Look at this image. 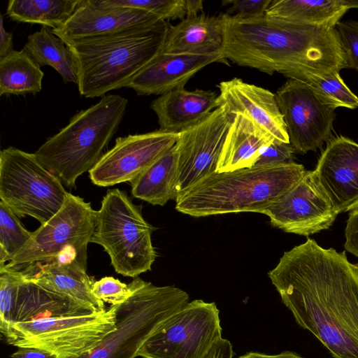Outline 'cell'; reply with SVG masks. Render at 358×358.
I'll return each mask as SVG.
<instances>
[{
    "label": "cell",
    "mask_w": 358,
    "mask_h": 358,
    "mask_svg": "<svg viewBox=\"0 0 358 358\" xmlns=\"http://www.w3.org/2000/svg\"><path fill=\"white\" fill-rule=\"evenodd\" d=\"M23 49L40 66H52L64 83L78 84L73 54L48 27L43 26L39 31L29 35Z\"/></svg>",
    "instance_id": "obj_26"
},
{
    "label": "cell",
    "mask_w": 358,
    "mask_h": 358,
    "mask_svg": "<svg viewBox=\"0 0 358 358\" xmlns=\"http://www.w3.org/2000/svg\"><path fill=\"white\" fill-rule=\"evenodd\" d=\"M92 292L98 299L115 306L124 302L131 295V289L129 284L106 276L94 282Z\"/></svg>",
    "instance_id": "obj_34"
},
{
    "label": "cell",
    "mask_w": 358,
    "mask_h": 358,
    "mask_svg": "<svg viewBox=\"0 0 358 358\" xmlns=\"http://www.w3.org/2000/svg\"><path fill=\"white\" fill-rule=\"evenodd\" d=\"M235 117L220 106L198 123L179 132L175 201L208 176L216 173L224 140Z\"/></svg>",
    "instance_id": "obj_12"
},
{
    "label": "cell",
    "mask_w": 358,
    "mask_h": 358,
    "mask_svg": "<svg viewBox=\"0 0 358 358\" xmlns=\"http://www.w3.org/2000/svg\"><path fill=\"white\" fill-rule=\"evenodd\" d=\"M103 7L130 8L148 11L164 21L186 17L185 0H94Z\"/></svg>",
    "instance_id": "obj_32"
},
{
    "label": "cell",
    "mask_w": 358,
    "mask_h": 358,
    "mask_svg": "<svg viewBox=\"0 0 358 358\" xmlns=\"http://www.w3.org/2000/svg\"><path fill=\"white\" fill-rule=\"evenodd\" d=\"M116 310L115 305L97 313L14 322L5 339L18 348H38L57 358H78L115 329Z\"/></svg>",
    "instance_id": "obj_8"
},
{
    "label": "cell",
    "mask_w": 358,
    "mask_h": 358,
    "mask_svg": "<svg viewBox=\"0 0 358 358\" xmlns=\"http://www.w3.org/2000/svg\"><path fill=\"white\" fill-rule=\"evenodd\" d=\"M71 315L82 314L69 301L23 278L18 289L12 324L48 317Z\"/></svg>",
    "instance_id": "obj_27"
},
{
    "label": "cell",
    "mask_w": 358,
    "mask_h": 358,
    "mask_svg": "<svg viewBox=\"0 0 358 358\" xmlns=\"http://www.w3.org/2000/svg\"><path fill=\"white\" fill-rule=\"evenodd\" d=\"M273 227L304 236L329 229L338 214L316 187L311 171L264 210Z\"/></svg>",
    "instance_id": "obj_15"
},
{
    "label": "cell",
    "mask_w": 358,
    "mask_h": 358,
    "mask_svg": "<svg viewBox=\"0 0 358 358\" xmlns=\"http://www.w3.org/2000/svg\"><path fill=\"white\" fill-rule=\"evenodd\" d=\"M274 138L253 121L236 114L230 125L218 160L216 173L254 166Z\"/></svg>",
    "instance_id": "obj_23"
},
{
    "label": "cell",
    "mask_w": 358,
    "mask_h": 358,
    "mask_svg": "<svg viewBox=\"0 0 358 358\" xmlns=\"http://www.w3.org/2000/svg\"><path fill=\"white\" fill-rule=\"evenodd\" d=\"M83 0H10L7 15L17 22L62 27Z\"/></svg>",
    "instance_id": "obj_29"
},
{
    "label": "cell",
    "mask_w": 358,
    "mask_h": 358,
    "mask_svg": "<svg viewBox=\"0 0 358 358\" xmlns=\"http://www.w3.org/2000/svg\"><path fill=\"white\" fill-rule=\"evenodd\" d=\"M154 228L143 218L127 192L109 189L96 210L90 243L101 245L116 273L137 278L151 270L156 258L151 235Z\"/></svg>",
    "instance_id": "obj_7"
},
{
    "label": "cell",
    "mask_w": 358,
    "mask_h": 358,
    "mask_svg": "<svg viewBox=\"0 0 358 358\" xmlns=\"http://www.w3.org/2000/svg\"><path fill=\"white\" fill-rule=\"evenodd\" d=\"M12 358H57L50 353L34 348H19L11 355Z\"/></svg>",
    "instance_id": "obj_40"
},
{
    "label": "cell",
    "mask_w": 358,
    "mask_h": 358,
    "mask_svg": "<svg viewBox=\"0 0 358 358\" xmlns=\"http://www.w3.org/2000/svg\"><path fill=\"white\" fill-rule=\"evenodd\" d=\"M348 67L358 72V21H338L335 25Z\"/></svg>",
    "instance_id": "obj_35"
},
{
    "label": "cell",
    "mask_w": 358,
    "mask_h": 358,
    "mask_svg": "<svg viewBox=\"0 0 358 358\" xmlns=\"http://www.w3.org/2000/svg\"><path fill=\"white\" fill-rule=\"evenodd\" d=\"M214 302L196 299L169 316L147 340L137 357L206 358L222 337Z\"/></svg>",
    "instance_id": "obj_11"
},
{
    "label": "cell",
    "mask_w": 358,
    "mask_h": 358,
    "mask_svg": "<svg viewBox=\"0 0 358 358\" xmlns=\"http://www.w3.org/2000/svg\"><path fill=\"white\" fill-rule=\"evenodd\" d=\"M345 249L358 257V208L350 212L345 229Z\"/></svg>",
    "instance_id": "obj_38"
},
{
    "label": "cell",
    "mask_w": 358,
    "mask_h": 358,
    "mask_svg": "<svg viewBox=\"0 0 358 358\" xmlns=\"http://www.w3.org/2000/svg\"><path fill=\"white\" fill-rule=\"evenodd\" d=\"M87 266L70 257L31 264L20 270L24 278L44 290L69 301L82 314L106 309L104 302L94 296L95 281L86 273Z\"/></svg>",
    "instance_id": "obj_17"
},
{
    "label": "cell",
    "mask_w": 358,
    "mask_h": 358,
    "mask_svg": "<svg viewBox=\"0 0 358 358\" xmlns=\"http://www.w3.org/2000/svg\"><path fill=\"white\" fill-rule=\"evenodd\" d=\"M179 133L160 129L116 138L89 171L93 184L109 187L131 182L177 142Z\"/></svg>",
    "instance_id": "obj_14"
},
{
    "label": "cell",
    "mask_w": 358,
    "mask_h": 358,
    "mask_svg": "<svg viewBox=\"0 0 358 358\" xmlns=\"http://www.w3.org/2000/svg\"><path fill=\"white\" fill-rule=\"evenodd\" d=\"M131 294L117 305L115 330L78 358H134L158 327L189 302V295L173 285L156 286L140 278L129 283Z\"/></svg>",
    "instance_id": "obj_6"
},
{
    "label": "cell",
    "mask_w": 358,
    "mask_h": 358,
    "mask_svg": "<svg viewBox=\"0 0 358 358\" xmlns=\"http://www.w3.org/2000/svg\"><path fill=\"white\" fill-rule=\"evenodd\" d=\"M217 87L220 106L246 116L274 138L289 143L275 94L237 78L222 81Z\"/></svg>",
    "instance_id": "obj_19"
},
{
    "label": "cell",
    "mask_w": 358,
    "mask_h": 358,
    "mask_svg": "<svg viewBox=\"0 0 358 358\" xmlns=\"http://www.w3.org/2000/svg\"><path fill=\"white\" fill-rule=\"evenodd\" d=\"M186 17L196 16L203 10V1L201 0H185Z\"/></svg>",
    "instance_id": "obj_42"
},
{
    "label": "cell",
    "mask_w": 358,
    "mask_h": 358,
    "mask_svg": "<svg viewBox=\"0 0 358 358\" xmlns=\"http://www.w3.org/2000/svg\"><path fill=\"white\" fill-rule=\"evenodd\" d=\"M224 61L277 72L293 79L303 72L326 76L348 68L334 27L266 15L241 18L220 15Z\"/></svg>",
    "instance_id": "obj_2"
},
{
    "label": "cell",
    "mask_w": 358,
    "mask_h": 358,
    "mask_svg": "<svg viewBox=\"0 0 358 358\" xmlns=\"http://www.w3.org/2000/svg\"><path fill=\"white\" fill-rule=\"evenodd\" d=\"M294 80L308 84L329 106L336 109L344 107L358 108V97L349 89L339 73L322 76L312 72H303Z\"/></svg>",
    "instance_id": "obj_30"
},
{
    "label": "cell",
    "mask_w": 358,
    "mask_h": 358,
    "mask_svg": "<svg viewBox=\"0 0 358 358\" xmlns=\"http://www.w3.org/2000/svg\"><path fill=\"white\" fill-rule=\"evenodd\" d=\"M169 23L129 29L66 43L74 55L78 89L86 98L127 87L162 48Z\"/></svg>",
    "instance_id": "obj_3"
},
{
    "label": "cell",
    "mask_w": 358,
    "mask_h": 358,
    "mask_svg": "<svg viewBox=\"0 0 358 358\" xmlns=\"http://www.w3.org/2000/svg\"><path fill=\"white\" fill-rule=\"evenodd\" d=\"M68 192L34 153L14 147L0 152V199L17 217L43 224L62 207Z\"/></svg>",
    "instance_id": "obj_9"
},
{
    "label": "cell",
    "mask_w": 358,
    "mask_h": 358,
    "mask_svg": "<svg viewBox=\"0 0 358 358\" xmlns=\"http://www.w3.org/2000/svg\"><path fill=\"white\" fill-rule=\"evenodd\" d=\"M218 107L215 92L189 91L184 87L160 95L150 104L157 116L159 129L175 133L198 123Z\"/></svg>",
    "instance_id": "obj_21"
},
{
    "label": "cell",
    "mask_w": 358,
    "mask_h": 358,
    "mask_svg": "<svg viewBox=\"0 0 358 358\" xmlns=\"http://www.w3.org/2000/svg\"><path fill=\"white\" fill-rule=\"evenodd\" d=\"M223 34L220 15L204 13L186 17L176 25L169 24L160 50L164 54H221Z\"/></svg>",
    "instance_id": "obj_22"
},
{
    "label": "cell",
    "mask_w": 358,
    "mask_h": 358,
    "mask_svg": "<svg viewBox=\"0 0 358 358\" xmlns=\"http://www.w3.org/2000/svg\"><path fill=\"white\" fill-rule=\"evenodd\" d=\"M272 0H229L223 1L222 5H229L226 14L232 13L238 17L250 18L264 15Z\"/></svg>",
    "instance_id": "obj_37"
},
{
    "label": "cell",
    "mask_w": 358,
    "mask_h": 358,
    "mask_svg": "<svg viewBox=\"0 0 358 358\" xmlns=\"http://www.w3.org/2000/svg\"><path fill=\"white\" fill-rule=\"evenodd\" d=\"M311 177L338 215L358 208V143L343 136L331 140Z\"/></svg>",
    "instance_id": "obj_16"
},
{
    "label": "cell",
    "mask_w": 358,
    "mask_h": 358,
    "mask_svg": "<svg viewBox=\"0 0 358 358\" xmlns=\"http://www.w3.org/2000/svg\"><path fill=\"white\" fill-rule=\"evenodd\" d=\"M23 278L20 271L0 268V330L4 337L12 324L18 289Z\"/></svg>",
    "instance_id": "obj_33"
},
{
    "label": "cell",
    "mask_w": 358,
    "mask_h": 358,
    "mask_svg": "<svg viewBox=\"0 0 358 358\" xmlns=\"http://www.w3.org/2000/svg\"><path fill=\"white\" fill-rule=\"evenodd\" d=\"M295 162L212 173L180 196L176 209L190 216L241 212L263 213L306 173Z\"/></svg>",
    "instance_id": "obj_4"
},
{
    "label": "cell",
    "mask_w": 358,
    "mask_h": 358,
    "mask_svg": "<svg viewBox=\"0 0 358 358\" xmlns=\"http://www.w3.org/2000/svg\"><path fill=\"white\" fill-rule=\"evenodd\" d=\"M96 217L90 203L68 192L60 210L34 232L27 245L0 268L20 271L38 262L71 255L87 265V249Z\"/></svg>",
    "instance_id": "obj_10"
},
{
    "label": "cell",
    "mask_w": 358,
    "mask_h": 358,
    "mask_svg": "<svg viewBox=\"0 0 358 358\" xmlns=\"http://www.w3.org/2000/svg\"><path fill=\"white\" fill-rule=\"evenodd\" d=\"M349 9L346 0H272L266 15L301 23L335 27Z\"/></svg>",
    "instance_id": "obj_25"
},
{
    "label": "cell",
    "mask_w": 358,
    "mask_h": 358,
    "mask_svg": "<svg viewBox=\"0 0 358 358\" xmlns=\"http://www.w3.org/2000/svg\"><path fill=\"white\" fill-rule=\"evenodd\" d=\"M223 62L221 54L157 55L127 85L138 95H162L184 87L187 81L206 66Z\"/></svg>",
    "instance_id": "obj_20"
},
{
    "label": "cell",
    "mask_w": 358,
    "mask_h": 358,
    "mask_svg": "<svg viewBox=\"0 0 358 358\" xmlns=\"http://www.w3.org/2000/svg\"><path fill=\"white\" fill-rule=\"evenodd\" d=\"M31 236L32 232L27 230L13 211L0 201V266L11 261Z\"/></svg>",
    "instance_id": "obj_31"
},
{
    "label": "cell",
    "mask_w": 358,
    "mask_h": 358,
    "mask_svg": "<svg viewBox=\"0 0 358 358\" xmlns=\"http://www.w3.org/2000/svg\"><path fill=\"white\" fill-rule=\"evenodd\" d=\"M128 100L108 94L73 115L69 124L34 152L38 160L63 185L75 187L77 178L91 171L117 131Z\"/></svg>",
    "instance_id": "obj_5"
},
{
    "label": "cell",
    "mask_w": 358,
    "mask_h": 358,
    "mask_svg": "<svg viewBox=\"0 0 358 358\" xmlns=\"http://www.w3.org/2000/svg\"><path fill=\"white\" fill-rule=\"evenodd\" d=\"M163 21L145 10L103 7L96 4L94 0H83L65 24L59 28L52 29V31L66 44L129 29L153 26Z\"/></svg>",
    "instance_id": "obj_18"
},
{
    "label": "cell",
    "mask_w": 358,
    "mask_h": 358,
    "mask_svg": "<svg viewBox=\"0 0 358 358\" xmlns=\"http://www.w3.org/2000/svg\"><path fill=\"white\" fill-rule=\"evenodd\" d=\"M238 358H304L296 352L285 351L278 355H266L259 352H248Z\"/></svg>",
    "instance_id": "obj_41"
},
{
    "label": "cell",
    "mask_w": 358,
    "mask_h": 358,
    "mask_svg": "<svg viewBox=\"0 0 358 358\" xmlns=\"http://www.w3.org/2000/svg\"><path fill=\"white\" fill-rule=\"evenodd\" d=\"M44 73L24 50H13L0 58V96L36 94L42 89Z\"/></svg>",
    "instance_id": "obj_28"
},
{
    "label": "cell",
    "mask_w": 358,
    "mask_h": 358,
    "mask_svg": "<svg viewBox=\"0 0 358 358\" xmlns=\"http://www.w3.org/2000/svg\"><path fill=\"white\" fill-rule=\"evenodd\" d=\"M289 143L301 154L315 150L332 133L335 109L313 89L301 81L289 79L275 94Z\"/></svg>",
    "instance_id": "obj_13"
},
{
    "label": "cell",
    "mask_w": 358,
    "mask_h": 358,
    "mask_svg": "<svg viewBox=\"0 0 358 358\" xmlns=\"http://www.w3.org/2000/svg\"><path fill=\"white\" fill-rule=\"evenodd\" d=\"M13 50V34L8 32L3 26V17L1 15L0 20V58H2Z\"/></svg>",
    "instance_id": "obj_39"
},
{
    "label": "cell",
    "mask_w": 358,
    "mask_h": 358,
    "mask_svg": "<svg viewBox=\"0 0 358 358\" xmlns=\"http://www.w3.org/2000/svg\"><path fill=\"white\" fill-rule=\"evenodd\" d=\"M178 171L176 144L131 182L133 196L152 205L164 206L173 200Z\"/></svg>",
    "instance_id": "obj_24"
},
{
    "label": "cell",
    "mask_w": 358,
    "mask_h": 358,
    "mask_svg": "<svg viewBox=\"0 0 358 358\" xmlns=\"http://www.w3.org/2000/svg\"><path fill=\"white\" fill-rule=\"evenodd\" d=\"M295 151L290 143H285L274 138L257 159L254 166H278L293 163Z\"/></svg>",
    "instance_id": "obj_36"
},
{
    "label": "cell",
    "mask_w": 358,
    "mask_h": 358,
    "mask_svg": "<svg viewBox=\"0 0 358 358\" xmlns=\"http://www.w3.org/2000/svg\"><path fill=\"white\" fill-rule=\"evenodd\" d=\"M268 275L296 322L334 358H358V264L308 238Z\"/></svg>",
    "instance_id": "obj_1"
}]
</instances>
